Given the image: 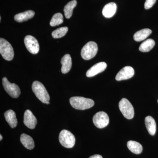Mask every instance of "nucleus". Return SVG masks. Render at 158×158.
I'll return each instance as SVG.
<instances>
[{
  "mask_svg": "<svg viewBox=\"0 0 158 158\" xmlns=\"http://www.w3.org/2000/svg\"><path fill=\"white\" fill-rule=\"evenodd\" d=\"M70 105L78 110H85L92 107L94 105L93 100L82 97H73L69 99Z\"/></svg>",
  "mask_w": 158,
  "mask_h": 158,
  "instance_id": "obj_1",
  "label": "nucleus"
},
{
  "mask_svg": "<svg viewBox=\"0 0 158 158\" xmlns=\"http://www.w3.org/2000/svg\"><path fill=\"white\" fill-rule=\"evenodd\" d=\"M32 88L33 92L40 101L45 104L49 102V95L42 83L35 81L33 82Z\"/></svg>",
  "mask_w": 158,
  "mask_h": 158,
  "instance_id": "obj_2",
  "label": "nucleus"
},
{
  "mask_svg": "<svg viewBox=\"0 0 158 158\" xmlns=\"http://www.w3.org/2000/svg\"><path fill=\"white\" fill-rule=\"evenodd\" d=\"M98 51V47L96 43L90 41L83 47L81 51V56L85 60H90L96 56Z\"/></svg>",
  "mask_w": 158,
  "mask_h": 158,
  "instance_id": "obj_3",
  "label": "nucleus"
},
{
  "mask_svg": "<svg viewBox=\"0 0 158 158\" xmlns=\"http://www.w3.org/2000/svg\"><path fill=\"white\" fill-rule=\"evenodd\" d=\"M59 141L63 147L72 148L75 145L76 139L72 133L67 130H63L59 134Z\"/></svg>",
  "mask_w": 158,
  "mask_h": 158,
  "instance_id": "obj_4",
  "label": "nucleus"
},
{
  "mask_svg": "<svg viewBox=\"0 0 158 158\" xmlns=\"http://www.w3.org/2000/svg\"><path fill=\"white\" fill-rule=\"evenodd\" d=\"M0 53L4 59L11 61L14 56V52L12 46L6 40L0 39Z\"/></svg>",
  "mask_w": 158,
  "mask_h": 158,
  "instance_id": "obj_5",
  "label": "nucleus"
},
{
  "mask_svg": "<svg viewBox=\"0 0 158 158\" xmlns=\"http://www.w3.org/2000/svg\"><path fill=\"white\" fill-rule=\"evenodd\" d=\"M118 107L124 117L128 119L133 118L135 115L134 107L127 99H122L118 104Z\"/></svg>",
  "mask_w": 158,
  "mask_h": 158,
  "instance_id": "obj_6",
  "label": "nucleus"
},
{
  "mask_svg": "<svg viewBox=\"0 0 158 158\" xmlns=\"http://www.w3.org/2000/svg\"><path fill=\"white\" fill-rule=\"evenodd\" d=\"M2 84L5 90L11 97L17 98L19 96L21 93L20 90L16 84L14 83L11 84L6 77L2 79Z\"/></svg>",
  "mask_w": 158,
  "mask_h": 158,
  "instance_id": "obj_7",
  "label": "nucleus"
},
{
  "mask_svg": "<svg viewBox=\"0 0 158 158\" xmlns=\"http://www.w3.org/2000/svg\"><path fill=\"white\" fill-rule=\"evenodd\" d=\"M109 116L104 112H99L96 113L93 116L94 124L98 128H103L109 124Z\"/></svg>",
  "mask_w": 158,
  "mask_h": 158,
  "instance_id": "obj_8",
  "label": "nucleus"
},
{
  "mask_svg": "<svg viewBox=\"0 0 158 158\" xmlns=\"http://www.w3.org/2000/svg\"><path fill=\"white\" fill-rule=\"evenodd\" d=\"M24 44L27 49L33 54L38 53L40 50L39 43L37 40L31 35H27L24 38Z\"/></svg>",
  "mask_w": 158,
  "mask_h": 158,
  "instance_id": "obj_9",
  "label": "nucleus"
},
{
  "mask_svg": "<svg viewBox=\"0 0 158 158\" xmlns=\"http://www.w3.org/2000/svg\"><path fill=\"white\" fill-rule=\"evenodd\" d=\"M135 74V70L132 67L127 66L122 69L117 74L116 80L117 81H123L131 78Z\"/></svg>",
  "mask_w": 158,
  "mask_h": 158,
  "instance_id": "obj_10",
  "label": "nucleus"
},
{
  "mask_svg": "<svg viewBox=\"0 0 158 158\" xmlns=\"http://www.w3.org/2000/svg\"><path fill=\"white\" fill-rule=\"evenodd\" d=\"M23 123L29 128L33 129L37 124V119L32 112L30 110H27L24 114Z\"/></svg>",
  "mask_w": 158,
  "mask_h": 158,
  "instance_id": "obj_11",
  "label": "nucleus"
},
{
  "mask_svg": "<svg viewBox=\"0 0 158 158\" xmlns=\"http://www.w3.org/2000/svg\"><path fill=\"white\" fill-rule=\"evenodd\" d=\"M106 68L107 64L106 62H98L88 69L86 73V76L88 77L95 76L98 73L103 72Z\"/></svg>",
  "mask_w": 158,
  "mask_h": 158,
  "instance_id": "obj_12",
  "label": "nucleus"
},
{
  "mask_svg": "<svg viewBox=\"0 0 158 158\" xmlns=\"http://www.w3.org/2000/svg\"><path fill=\"white\" fill-rule=\"evenodd\" d=\"M117 6L115 3L110 2L106 5L102 10V14L106 18L112 17L116 13Z\"/></svg>",
  "mask_w": 158,
  "mask_h": 158,
  "instance_id": "obj_13",
  "label": "nucleus"
},
{
  "mask_svg": "<svg viewBox=\"0 0 158 158\" xmlns=\"http://www.w3.org/2000/svg\"><path fill=\"white\" fill-rule=\"evenodd\" d=\"M62 66L61 68V71L63 74L67 73L71 69L72 65V59L69 54H66L64 56L61 61Z\"/></svg>",
  "mask_w": 158,
  "mask_h": 158,
  "instance_id": "obj_14",
  "label": "nucleus"
},
{
  "mask_svg": "<svg viewBox=\"0 0 158 158\" xmlns=\"http://www.w3.org/2000/svg\"><path fill=\"white\" fill-rule=\"evenodd\" d=\"M4 116L6 121L12 128H14L17 126V119L14 111L12 110H8L5 112Z\"/></svg>",
  "mask_w": 158,
  "mask_h": 158,
  "instance_id": "obj_15",
  "label": "nucleus"
},
{
  "mask_svg": "<svg viewBox=\"0 0 158 158\" xmlns=\"http://www.w3.org/2000/svg\"><path fill=\"white\" fill-rule=\"evenodd\" d=\"M145 124L150 135L152 136L154 135L156 131V125L153 118L149 116L145 117Z\"/></svg>",
  "mask_w": 158,
  "mask_h": 158,
  "instance_id": "obj_16",
  "label": "nucleus"
},
{
  "mask_svg": "<svg viewBox=\"0 0 158 158\" xmlns=\"http://www.w3.org/2000/svg\"><path fill=\"white\" fill-rule=\"evenodd\" d=\"M35 15V12L32 10H28L16 14L15 16V20L19 23L26 21L28 20L32 19Z\"/></svg>",
  "mask_w": 158,
  "mask_h": 158,
  "instance_id": "obj_17",
  "label": "nucleus"
},
{
  "mask_svg": "<svg viewBox=\"0 0 158 158\" xmlns=\"http://www.w3.org/2000/svg\"><path fill=\"white\" fill-rule=\"evenodd\" d=\"M152 33V31L148 28L143 29L137 31L134 35V39L137 42L146 39Z\"/></svg>",
  "mask_w": 158,
  "mask_h": 158,
  "instance_id": "obj_18",
  "label": "nucleus"
},
{
  "mask_svg": "<svg viewBox=\"0 0 158 158\" xmlns=\"http://www.w3.org/2000/svg\"><path fill=\"white\" fill-rule=\"evenodd\" d=\"M20 141L27 149L32 150L34 148V142L33 138L28 135L23 134L20 136Z\"/></svg>",
  "mask_w": 158,
  "mask_h": 158,
  "instance_id": "obj_19",
  "label": "nucleus"
},
{
  "mask_svg": "<svg viewBox=\"0 0 158 158\" xmlns=\"http://www.w3.org/2000/svg\"><path fill=\"white\" fill-rule=\"evenodd\" d=\"M127 146L128 149L132 152L135 154H139L142 152L143 147L141 144L134 141H129L127 143Z\"/></svg>",
  "mask_w": 158,
  "mask_h": 158,
  "instance_id": "obj_20",
  "label": "nucleus"
},
{
  "mask_svg": "<svg viewBox=\"0 0 158 158\" xmlns=\"http://www.w3.org/2000/svg\"><path fill=\"white\" fill-rule=\"evenodd\" d=\"M155 45V42L152 39L146 40L140 45L139 51L143 52H147L151 50Z\"/></svg>",
  "mask_w": 158,
  "mask_h": 158,
  "instance_id": "obj_21",
  "label": "nucleus"
},
{
  "mask_svg": "<svg viewBox=\"0 0 158 158\" xmlns=\"http://www.w3.org/2000/svg\"><path fill=\"white\" fill-rule=\"evenodd\" d=\"M77 5L76 0H73L67 3L64 7V11L66 18L69 19L71 17L73 12V9Z\"/></svg>",
  "mask_w": 158,
  "mask_h": 158,
  "instance_id": "obj_22",
  "label": "nucleus"
},
{
  "mask_svg": "<svg viewBox=\"0 0 158 158\" xmlns=\"http://www.w3.org/2000/svg\"><path fill=\"white\" fill-rule=\"evenodd\" d=\"M63 22V17L60 13H56L54 15L51 19L50 24L52 27H56L59 25Z\"/></svg>",
  "mask_w": 158,
  "mask_h": 158,
  "instance_id": "obj_23",
  "label": "nucleus"
},
{
  "mask_svg": "<svg viewBox=\"0 0 158 158\" xmlns=\"http://www.w3.org/2000/svg\"><path fill=\"white\" fill-rule=\"evenodd\" d=\"M68 31L67 27H62L53 31L52 36L54 38H59L64 37Z\"/></svg>",
  "mask_w": 158,
  "mask_h": 158,
  "instance_id": "obj_24",
  "label": "nucleus"
},
{
  "mask_svg": "<svg viewBox=\"0 0 158 158\" xmlns=\"http://www.w3.org/2000/svg\"><path fill=\"white\" fill-rule=\"evenodd\" d=\"M156 0H146L144 3V9H148L151 8L156 2Z\"/></svg>",
  "mask_w": 158,
  "mask_h": 158,
  "instance_id": "obj_25",
  "label": "nucleus"
},
{
  "mask_svg": "<svg viewBox=\"0 0 158 158\" xmlns=\"http://www.w3.org/2000/svg\"><path fill=\"white\" fill-rule=\"evenodd\" d=\"M89 158H103L102 156L100 155H94L91 156Z\"/></svg>",
  "mask_w": 158,
  "mask_h": 158,
  "instance_id": "obj_26",
  "label": "nucleus"
},
{
  "mask_svg": "<svg viewBox=\"0 0 158 158\" xmlns=\"http://www.w3.org/2000/svg\"><path fill=\"white\" fill-rule=\"evenodd\" d=\"M2 135H0V140H2Z\"/></svg>",
  "mask_w": 158,
  "mask_h": 158,
  "instance_id": "obj_27",
  "label": "nucleus"
},
{
  "mask_svg": "<svg viewBox=\"0 0 158 158\" xmlns=\"http://www.w3.org/2000/svg\"><path fill=\"white\" fill-rule=\"evenodd\" d=\"M47 104H49L50 102H48L47 103Z\"/></svg>",
  "mask_w": 158,
  "mask_h": 158,
  "instance_id": "obj_28",
  "label": "nucleus"
},
{
  "mask_svg": "<svg viewBox=\"0 0 158 158\" xmlns=\"http://www.w3.org/2000/svg\"></svg>",
  "mask_w": 158,
  "mask_h": 158,
  "instance_id": "obj_29",
  "label": "nucleus"
}]
</instances>
